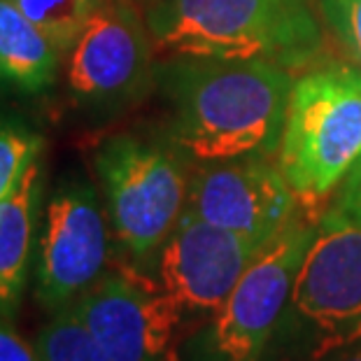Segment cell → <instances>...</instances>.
I'll use <instances>...</instances> for the list:
<instances>
[{
	"label": "cell",
	"instance_id": "14",
	"mask_svg": "<svg viewBox=\"0 0 361 361\" xmlns=\"http://www.w3.org/2000/svg\"><path fill=\"white\" fill-rule=\"evenodd\" d=\"M33 345L40 361H110L73 303L51 312V319L35 334Z\"/></svg>",
	"mask_w": 361,
	"mask_h": 361
},
{
	"label": "cell",
	"instance_id": "17",
	"mask_svg": "<svg viewBox=\"0 0 361 361\" xmlns=\"http://www.w3.org/2000/svg\"><path fill=\"white\" fill-rule=\"evenodd\" d=\"M348 59L361 68V0H314Z\"/></svg>",
	"mask_w": 361,
	"mask_h": 361
},
{
	"label": "cell",
	"instance_id": "4",
	"mask_svg": "<svg viewBox=\"0 0 361 361\" xmlns=\"http://www.w3.org/2000/svg\"><path fill=\"white\" fill-rule=\"evenodd\" d=\"M191 161L166 133H114L96 147L94 168L105 196L110 231L121 252L142 266L182 217Z\"/></svg>",
	"mask_w": 361,
	"mask_h": 361
},
{
	"label": "cell",
	"instance_id": "5",
	"mask_svg": "<svg viewBox=\"0 0 361 361\" xmlns=\"http://www.w3.org/2000/svg\"><path fill=\"white\" fill-rule=\"evenodd\" d=\"M287 314L314 359L361 343V219L336 203L317 217Z\"/></svg>",
	"mask_w": 361,
	"mask_h": 361
},
{
	"label": "cell",
	"instance_id": "9",
	"mask_svg": "<svg viewBox=\"0 0 361 361\" xmlns=\"http://www.w3.org/2000/svg\"><path fill=\"white\" fill-rule=\"evenodd\" d=\"M268 159L247 154L196 164L182 214L268 245L301 214L294 189Z\"/></svg>",
	"mask_w": 361,
	"mask_h": 361
},
{
	"label": "cell",
	"instance_id": "1",
	"mask_svg": "<svg viewBox=\"0 0 361 361\" xmlns=\"http://www.w3.org/2000/svg\"><path fill=\"white\" fill-rule=\"evenodd\" d=\"M159 94L168 107L164 133L194 164L280 149L291 71L268 61L171 56L157 63Z\"/></svg>",
	"mask_w": 361,
	"mask_h": 361
},
{
	"label": "cell",
	"instance_id": "6",
	"mask_svg": "<svg viewBox=\"0 0 361 361\" xmlns=\"http://www.w3.org/2000/svg\"><path fill=\"white\" fill-rule=\"evenodd\" d=\"M140 7L107 0L63 56L71 98L91 117H117L154 89L157 47Z\"/></svg>",
	"mask_w": 361,
	"mask_h": 361
},
{
	"label": "cell",
	"instance_id": "3",
	"mask_svg": "<svg viewBox=\"0 0 361 361\" xmlns=\"http://www.w3.org/2000/svg\"><path fill=\"white\" fill-rule=\"evenodd\" d=\"M275 159L305 210L341 187L361 159V68L322 63L294 80Z\"/></svg>",
	"mask_w": 361,
	"mask_h": 361
},
{
	"label": "cell",
	"instance_id": "18",
	"mask_svg": "<svg viewBox=\"0 0 361 361\" xmlns=\"http://www.w3.org/2000/svg\"><path fill=\"white\" fill-rule=\"evenodd\" d=\"M0 361H40L33 341L21 338L7 319H0Z\"/></svg>",
	"mask_w": 361,
	"mask_h": 361
},
{
	"label": "cell",
	"instance_id": "7",
	"mask_svg": "<svg viewBox=\"0 0 361 361\" xmlns=\"http://www.w3.org/2000/svg\"><path fill=\"white\" fill-rule=\"evenodd\" d=\"M317 219L303 214L261 250L198 336L205 361H261L287 317L291 291Z\"/></svg>",
	"mask_w": 361,
	"mask_h": 361
},
{
	"label": "cell",
	"instance_id": "11",
	"mask_svg": "<svg viewBox=\"0 0 361 361\" xmlns=\"http://www.w3.org/2000/svg\"><path fill=\"white\" fill-rule=\"evenodd\" d=\"M264 247V243L182 214L157 255V278L184 312L214 314Z\"/></svg>",
	"mask_w": 361,
	"mask_h": 361
},
{
	"label": "cell",
	"instance_id": "2",
	"mask_svg": "<svg viewBox=\"0 0 361 361\" xmlns=\"http://www.w3.org/2000/svg\"><path fill=\"white\" fill-rule=\"evenodd\" d=\"M145 19L166 56L257 59L294 73L324 49L310 0H154Z\"/></svg>",
	"mask_w": 361,
	"mask_h": 361
},
{
	"label": "cell",
	"instance_id": "19",
	"mask_svg": "<svg viewBox=\"0 0 361 361\" xmlns=\"http://www.w3.org/2000/svg\"><path fill=\"white\" fill-rule=\"evenodd\" d=\"M334 203L343 207L345 212H350L352 217L361 219V159L348 173V178L343 180L341 187H338V196Z\"/></svg>",
	"mask_w": 361,
	"mask_h": 361
},
{
	"label": "cell",
	"instance_id": "15",
	"mask_svg": "<svg viewBox=\"0 0 361 361\" xmlns=\"http://www.w3.org/2000/svg\"><path fill=\"white\" fill-rule=\"evenodd\" d=\"M14 3L66 56L84 26L107 0H14Z\"/></svg>",
	"mask_w": 361,
	"mask_h": 361
},
{
	"label": "cell",
	"instance_id": "8",
	"mask_svg": "<svg viewBox=\"0 0 361 361\" xmlns=\"http://www.w3.org/2000/svg\"><path fill=\"white\" fill-rule=\"evenodd\" d=\"M110 221L98 191L84 175L61 180L44 205L33 261V296L56 312L107 271Z\"/></svg>",
	"mask_w": 361,
	"mask_h": 361
},
{
	"label": "cell",
	"instance_id": "10",
	"mask_svg": "<svg viewBox=\"0 0 361 361\" xmlns=\"http://www.w3.org/2000/svg\"><path fill=\"white\" fill-rule=\"evenodd\" d=\"M110 361H168L184 310L135 266L107 268L73 303Z\"/></svg>",
	"mask_w": 361,
	"mask_h": 361
},
{
	"label": "cell",
	"instance_id": "20",
	"mask_svg": "<svg viewBox=\"0 0 361 361\" xmlns=\"http://www.w3.org/2000/svg\"><path fill=\"white\" fill-rule=\"evenodd\" d=\"M331 361H361V343L355 345V348H348V350H343V355L341 357H336Z\"/></svg>",
	"mask_w": 361,
	"mask_h": 361
},
{
	"label": "cell",
	"instance_id": "21",
	"mask_svg": "<svg viewBox=\"0 0 361 361\" xmlns=\"http://www.w3.org/2000/svg\"><path fill=\"white\" fill-rule=\"evenodd\" d=\"M135 3H140L142 7H147V5H152V3H154V0H135Z\"/></svg>",
	"mask_w": 361,
	"mask_h": 361
},
{
	"label": "cell",
	"instance_id": "16",
	"mask_svg": "<svg viewBox=\"0 0 361 361\" xmlns=\"http://www.w3.org/2000/svg\"><path fill=\"white\" fill-rule=\"evenodd\" d=\"M44 137L26 121L0 114V201L17 187L28 166L42 157Z\"/></svg>",
	"mask_w": 361,
	"mask_h": 361
},
{
	"label": "cell",
	"instance_id": "13",
	"mask_svg": "<svg viewBox=\"0 0 361 361\" xmlns=\"http://www.w3.org/2000/svg\"><path fill=\"white\" fill-rule=\"evenodd\" d=\"M63 54L19 10L0 0V87L35 96L54 87Z\"/></svg>",
	"mask_w": 361,
	"mask_h": 361
},
{
	"label": "cell",
	"instance_id": "12",
	"mask_svg": "<svg viewBox=\"0 0 361 361\" xmlns=\"http://www.w3.org/2000/svg\"><path fill=\"white\" fill-rule=\"evenodd\" d=\"M44 171L37 159L0 201V319L10 322L24 296L40 233Z\"/></svg>",
	"mask_w": 361,
	"mask_h": 361
}]
</instances>
